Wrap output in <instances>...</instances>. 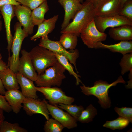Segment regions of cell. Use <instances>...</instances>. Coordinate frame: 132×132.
<instances>
[{
  "instance_id": "cell-15",
  "label": "cell",
  "mask_w": 132,
  "mask_h": 132,
  "mask_svg": "<svg viewBox=\"0 0 132 132\" xmlns=\"http://www.w3.org/2000/svg\"><path fill=\"white\" fill-rule=\"evenodd\" d=\"M58 2L65 11L64 19L61 26L62 30L69 24L70 20L74 19L81 8L83 4L77 0H58Z\"/></svg>"
},
{
  "instance_id": "cell-1",
  "label": "cell",
  "mask_w": 132,
  "mask_h": 132,
  "mask_svg": "<svg viewBox=\"0 0 132 132\" xmlns=\"http://www.w3.org/2000/svg\"><path fill=\"white\" fill-rule=\"evenodd\" d=\"M126 82L122 77L120 76L116 81L111 84L99 80L95 82L94 85L91 87L86 86L82 84L80 88L82 92L85 95L88 96L93 95L96 97L101 107L106 109L111 106L110 98L108 96L109 89L112 86H116L118 83L125 84Z\"/></svg>"
},
{
  "instance_id": "cell-5",
  "label": "cell",
  "mask_w": 132,
  "mask_h": 132,
  "mask_svg": "<svg viewBox=\"0 0 132 132\" xmlns=\"http://www.w3.org/2000/svg\"><path fill=\"white\" fill-rule=\"evenodd\" d=\"M22 26L19 22H17L15 25V32L11 49L12 55L9 57L8 59V66L15 73L18 72L19 55L22 43L24 39L29 35L22 28Z\"/></svg>"
},
{
  "instance_id": "cell-35",
  "label": "cell",
  "mask_w": 132,
  "mask_h": 132,
  "mask_svg": "<svg viewBox=\"0 0 132 132\" xmlns=\"http://www.w3.org/2000/svg\"><path fill=\"white\" fill-rule=\"evenodd\" d=\"M0 108L8 113L12 110V108L6 101L4 95L0 94Z\"/></svg>"
},
{
  "instance_id": "cell-24",
  "label": "cell",
  "mask_w": 132,
  "mask_h": 132,
  "mask_svg": "<svg viewBox=\"0 0 132 132\" xmlns=\"http://www.w3.org/2000/svg\"><path fill=\"white\" fill-rule=\"evenodd\" d=\"M59 41L65 49L73 50L77 44L78 37L70 33H64L62 34Z\"/></svg>"
},
{
  "instance_id": "cell-21",
  "label": "cell",
  "mask_w": 132,
  "mask_h": 132,
  "mask_svg": "<svg viewBox=\"0 0 132 132\" xmlns=\"http://www.w3.org/2000/svg\"><path fill=\"white\" fill-rule=\"evenodd\" d=\"M95 49H107L113 52L120 53L123 55L132 52V41H121L119 43L107 45L101 42L96 43Z\"/></svg>"
},
{
  "instance_id": "cell-42",
  "label": "cell",
  "mask_w": 132,
  "mask_h": 132,
  "mask_svg": "<svg viewBox=\"0 0 132 132\" xmlns=\"http://www.w3.org/2000/svg\"><path fill=\"white\" fill-rule=\"evenodd\" d=\"M1 16L2 15L0 11V31L2 29V23L1 20Z\"/></svg>"
},
{
  "instance_id": "cell-12",
  "label": "cell",
  "mask_w": 132,
  "mask_h": 132,
  "mask_svg": "<svg viewBox=\"0 0 132 132\" xmlns=\"http://www.w3.org/2000/svg\"><path fill=\"white\" fill-rule=\"evenodd\" d=\"M46 103L49 114L59 122L64 128L70 129L77 127L76 120L68 112L64 111L56 106L48 104L46 101Z\"/></svg>"
},
{
  "instance_id": "cell-14",
  "label": "cell",
  "mask_w": 132,
  "mask_h": 132,
  "mask_svg": "<svg viewBox=\"0 0 132 132\" xmlns=\"http://www.w3.org/2000/svg\"><path fill=\"white\" fill-rule=\"evenodd\" d=\"M15 16L17 17L20 25L28 35H31L33 31L34 25L31 19V10L28 7L20 5H14Z\"/></svg>"
},
{
  "instance_id": "cell-19",
  "label": "cell",
  "mask_w": 132,
  "mask_h": 132,
  "mask_svg": "<svg viewBox=\"0 0 132 132\" xmlns=\"http://www.w3.org/2000/svg\"><path fill=\"white\" fill-rule=\"evenodd\" d=\"M18 84L21 87V92L25 97L37 99L38 96L36 87L33 81L24 76L18 72L16 73Z\"/></svg>"
},
{
  "instance_id": "cell-20",
  "label": "cell",
  "mask_w": 132,
  "mask_h": 132,
  "mask_svg": "<svg viewBox=\"0 0 132 132\" xmlns=\"http://www.w3.org/2000/svg\"><path fill=\"white\" fill-rule=\"evenodd\" d=\"M109 34L116 41H130L132 40V26L125 25L111 28Z\"/></svg>"
},
{
  "instance_id": "cell-11",
  "label": "cell",
  "mask_w": 132,
  "mask_h": 132,
  "mask_svg": "<svg viewBox=\"0 0 132 132\" xmlns=\"http://www.w3.org/2000/svg\"><path fill=\"white\" fill-rule=\"evenodd\" d=\"M46 100L40 101L31 97H25L23 103V109L29 116L39 114L44 116L46 120L49 119V113L48 109Z\"/></svg>"
},
{
  "instance_id": "cell-17",
  "label": "cell",
  "mask_w": 132,
  "mask_h": 132,
  "mask_svg": "<svg viewBox=\"0 0 132 132\" xmlns=\"http://www.w3.org/2000/svg\"><path fill=\"white\" fill-rule=\"evenodd\" d=\"M4 96L13 111L16 114L18 113L22 107V104L25 97L21 92L19 89L8 90L6 91Z\"/></svg>"
},
{
  "instance_id": "cell-31",
  "label": "cell",
  "mask_w": 132,
  "mask_h": 132,
  "mask_svg": "<svg viewBox=\"0 0 132 132\" xmlns=\"http://www.w3.org/2000/svg\"><path fill=\"white\" fill-rule=\"evenodd\" d=\"M119 65L121 67L122 75L132 69V52L123 55Z\"/></svg>"
},
{
  "instance_id": "cell-23",
  "label": "cell",
  "mask_w": 132,
  "mask_h": 132,
  "mask_svg": "<svg viewBox=\"0 0 132 132\" xmlns=\"http://www.w3.org/2000/svg\"><path fill=\"white\" fill-rule=\"evenodd\" d=\"M49 10V7L47 0L33 10L31 19L33 24L34 26H38L45 19V14Z\"/></svg>"
},
{
  "instance_id": "cell-6",
  "label": "cell",
  "mask_w": 132,
  "mask_h": 132,
  "mask_svg": "<svg viewBox=\"0 0 132 132\" xmlns=\"http://www.w3.org/2000/svg\"><path fill=\"white\" fill-rule=\"evenodd\" d=\"M38 45L65 56L70 63L74 65L77 72L78 73L76 66V61L79 54L78 49H75L71 50V51H67L62 46L59 41L52 40L48 38V37H41Z\"/></svg>"
},
{
  "instance_id": "cell-30",
  "label": "cell",
  "mask_w": 132,
  "mask_h": 132,
  "mask_svg": "<svg viewBox=\"0 0 132 132\" xmlns=\"http://www.w3.org/2000/svg\"><path fill=\"white\" fill-rule=\"evenodd\" d=\"M28 130L21 127L17 123H11L4 121L0 126V132H27Z\"/></svg>"
},
{
  "instance_id": "cell-41",
  "label": "cell",
  "mask_w": 132,
  "mask_h": 132,
  "mask_svg": "<svg viewBox=\"0 0 132 132\" xmlns=\"http://www.w3.org/2000/svg\"><path fill=\"white\" fill-rule=\"evenodd\" d=\"M102 0H86V1H91L93 2L94 4L99 2Z\"/></svg>"
},
{
  "instance_id": "cell-29",
  "label": "cell",
  "mask_w": 132,
  "mask_h": 132,
  "mask_svg": "<svg viewBox=\"0 0 132 132\" xmlns=\"http://www.w3.org/2000/svg\"><path fill=\"white\" fill-rule=\"evenodd\" d=\"M64 128L56 120L49 118L45 122L43 129L45 132H61Z\"/></svg>"
},
{
  "instance_id": "cell-40",
  "label": "cell",
  "mask_w": 132,
  "mask_h": 132,
  "mask_svg": "<svg viewBox=\"0 0 132 132\" xmlns=\"http://www.w3.org/2000/svg\"><path fill=\"white\" fill-rule=\"evenodd\" d=\"M4 111L3 109L0 108V126L5 118L4 114Z\"/></svg>"
},
{
  "instance_id": "cell-34",
  "label": "cell",
  "mask_w": 132,
  "mask_h": 132,
  "mask_svg": "<svg viewBox=\"0 0 132 132\" xmlns=\"http://www.w3.org/2000/svg\"><path fill=\"white\" fill-rule=\"evenodd\" d=\"M22 5L33 10L47 0H16Z\"/></svg>"
},
{
  "instance_id": "cell-37",
  "label": "cell",
  "mask_w": 132,
  "mask_h": 132,
  "mask_svg": "<svg viewBox=\"0 0 132 132\" xmlns=\"http://www.w3.org/2000/svg\"><path fill=\"white\" fill-rule=\"evenodd\" d=\"M129 71L130 73L129 75V80L127 82L128 84L126 85V87L128 88L132 89V69H131Z\"/></svg>"
},
{
  "instance_id": "cell-39",
  "label": "cell",
  "mask_w": 132,
  "mask_h": 132,
  "mask_svg": "<svg viewBox=\"0 0 132 132\" xmlns=\"http://www.w3.org/2000/svg\"><path fill=\"white\" fill-rule=\"evenodd\" d=\"M6 91L5 88L0 78V94L4 95Z\"/></svg>"
},
{
  "instance_id": "cell-28",
  "label": "cell",
  "mask_w": 132,
  "mask_h": 132,
  "mask_svg": "<svg viewBox=\"0 0 132 132\" xmlns=\"http://www.w3.org/2000/svg\"><path fill=\"white\" fill-rule=\"evenodd\" d=\"M56 106L61 109L66 110L76 120L84 109V107L82 105L77 106L71 104L59 103Z\"/></svg>"
},
{
  "instance_id": "cell-27",
  "label": "cell",
  "mask_w": 132,
  "mask_h": 132,
  "mask_svg": "<svg viewBox=\"0 0 132 132\" xmlns=\"http://www.w3.org/2000/svg\"><path fill=\"white\" fill-rule=\"evenodd\" d=\"M130 122L126 119L119 116L116 119L111 121H107L103 126L111 130H121L126 127Z\"/></svg>"
},
{
  "instance_id": "cell-2",
  "label": "cell",
  "mask_w": 132,
  "mask_h": 132,
  "mask_svg": "<svg viewBox=\"0 0 132 132\" xmlns=\"http://www.w3.org/2000/svg\"><path fill=\"white\" fill-rule=\"evenodd\" d=\"M82 4V8L76 14L72 21L61 30V33H70L79 37L82 31L94 18L95 15L93 3L85 1Z\"/></svg>"
},
{
  "instance_id": "cell-26",
  "label": "cell",
  "mask_w": 132,
  "mask_h": 132,
  "mask_svg": "<svg viewBox=\"0 0 132 132\" xmlns=\"http://www.w3.org/2000/svg\"><path fill=\"white\" fill-rule=\"evenodd\" d=\"M97 114V109L90 104L84 109L76 120L77 121L82 123H88L93 121V118Z\"/></svg>"
},
{
  "instance_id": "cell-38",
  "label": "cell",
  "mask_w": 132,
  "mask_h": 132,
  "mask_svg": "<svg viewBox=\"0 0 132 132\" xmlns=\"http://www.w3.org/2000/svg\"><path fill=\"white\" fill-rule=\"evenodd\" d=\"M8 68L7 65L2 60L0 61V71L4 70Z\"/></svg>"
},
{
  "instance_id": "cell-13",
  "label": "cell",
  "mask_w": 132,
  "mask_h": 132,
  "mask_svg": "<svg viewBox=\"0 0 132 132\" xmlns=\"http://www.w3.org/2000/svg\"><path fill=\"white\" fill-rule=\"evenodd\" d=\"M21 53L22 56L20 58L18 72L33 81H36L38 74L33 65L29 52L23 49Z\"/></svg>"
},
{
  "instance_id": "cell-10",
  "label": "cell",
  "mask_w": 132,
  "mask_h": 132,
  "mask_svg": "<svg viewBox=\"0 0 132 132\" xmlns=\"http://www.w3.org/2000/svg\"><path fill=\"white\" fill-rule=\"evenodd\" d=\"M122 8L121 0H102L94 4L95 16H114L119 14Z\"/></svg>"
},
{
  "instance_id": "cell-43",
  "label": "cell",
  "mask_w": 132,
  "mask_h": 132,
  "mask_svg": "<svg viewBox=\"0 0 132 132\" xmlns=\"http://www.w3.org/2000/svg\"><path fill=\"white\" fill-rule=\"evenodd\" d=\"M129 0H121V5L122 7H123L124 4L128 1Z\"/></svg>"
},
{
  "instance_id": "cell-33",
  "label": "cell",
  "mask_w": 132,
  "mask_h": 132,
  "mask_svg": "<svg viewBox=\"0 0 132 132\" xmlns=\"http://www.w3.org/2000/svg\"><path fill=\"white\" fill-rule=\"evenodd\" d=\"M119 14L132 21V0H129L124 4Z\"/></svg>"
},
{
  "instance_id": "cell-18",
  "label": "cell",
  "mask_w": 132,
  "mask_h": 132,
  "mask_svg": "<svg viewBox=\"0 0 132 132\" xmlns=\"http://www.w3.org/2000/svg\"><path fill=\"white\" fill-rule=\"evenodd\" d=\"M58 18V15H55L48 19H45L38 25L36 33L30 38V40L35 41L41 37H48V34L55 29Z\"/></svg>"
},
{
  "instance_id": "cell-46",
  "label": "cell",
  "mask_w": 132,
  "mask_h": 132,
  "mask_svg": "<svg viewBox=\"0 0 132 132\" xmlns=\"http://www.w3.org/2000/svg\"></svg>"
},
{
  "instance_id": "cell-9",
  "label": "cell",
  "mask_w": 132,
  "mask_h": 132,
  "mask_svg": "<svg viewBox=\"0 0 132 132\" xmlns=\"http://www.w3.org/2000/svg\"><path fill=\"white\" fill-rule=\"evenodd\" d=\"M94 19L97 29L102 32H104L105 30L109 27H115L125 25L132 26V21L119 14L105 17L96 16Z\"/></svg>"
},
{
  "instance_id": "cell-36",
  "label": "cell",
  "mask_w": 132,
  "mask_h": 132,
  "mask_svg": "<svg viewBox=\"0 0 132 132\" xmlns=\"http://www.w3.org/2000/svg\"><path fill=\"white\" fill-rule=\"evenodd\" d=\"M11 4L18 5L20 4L16 0H0V7L2 6L7 4Z\"/></svg>"
},
{
  "instance_id": "cell-25",
  "label": "cell",
  "mask_w": 132,
  "mask_h": 132,
  "mask_svg": "<svg viewBox=\"0 0 132 132\" xmlns=\"http://www.w3.org/2000/svg\"><path fill=\"white\" fill-rule=\"evenodd\" d=\"M57 61L62 65L66 70H67L70 74L72 75L76 79V84L79 85L80 83H82L79 78L80 75L77 74L74 70V68L68 59L65 56L58 53H54Z\"/></svg>"
},
{
  "instance_id": "cell-4",
  "label": "cell",
  "mask_w": 132,
  "mask_h": 132,
  "mask_svg": "<svg viewBox=\"0 0 132 132\" xmlns=\"http://www.w3.org/2000/svg\"><path fill=\"white\" fill-rule=\"evenodd\" d=\"M29 53L33 65L38 74L57 61L54 52L39 45L33 48Z\"/></svg>"
},
{
  "instance_id": "cell-7",
  "label": "cell",
  "mask_w": 132,
  "mask_h": 132,
  "mask_svg": "<svg viewBox=\"0 0 132 132\" xmlns=\"http://www.w3.org/2000/svg\"><path fill=\"white\" fill-rule=\"evenodd\" d=\"M36 89L44 96L50 104L56 106L59 103L72 104L75 100L74 98L66 95L58 87H36Z\"/></svg>"
},
{
  "instance_id": "cell-16",
  "label": "cell",
  "mask_w": 132,
  "mask_h": 132,
  "mask_svg": "<svg viewBox=\"0 0 132 132\" xmlns=\"http://www.w3.org/2000/svg\"><path fill=\"white\" fill-rule=\"evenodd\" d=\"M14 5L7 4L0 7V11L4 20L8 44L7 49L8 52L9 57L10 56V51L11 50L13 37L10 29V25L11 20L15 16Z\"/></svg>"
},
{
  "instance_id": "cell-32",
  "label": "cell",
  "mask_w": 132,
  "mask_h": 132,
  "mask_svg": "<svg viewBox=\"0 0 132 132\" xmlns=\"http://www.w3.org/2000/svg\"><path fill=\"white\" fill-rule=\"evenodd\" d=\"M114 110L119 116L123 117L128 120L130 122L132 123V108L116 107Z\"/></svg>"
},
{
  "instance_id": "cell-22",
  "label": "cell",
  "mask_w": 132,
  "mask_h": 132,
  "mask_svg": "<svg viewBox=\"0 0 132 132\" xmlns=\"http://www.w3.org/2000/svg\"><path fill=\"white\" fill-rule=\"evenodd\" d=\"M0 78L7 90L19 89L16 73L9 68L0 71Z\"/></svg>"
},
{
  "instance_id": "cell-44",
  "label": "cell",
  "mask_w": 132,
  "mask_h": 132,
  "mask_svg": "<svg viewBox=\"0 0 132 132\" xmlns=\"http://www.w3.org/2000/svg\"><path fill=\"white\" fill-rule=\"evenodd\" d=\"M2 56L0 53V61L2 60Z\"/></svg>"
},
{
  "instance_id": "cell-3",
  "label": "cell",
  "mask_w": 132,
  "mask_h": 132,
  "mask_svg": "<svg viewBox=\"0 0 132 132\" xmlns=\"http://www.w3.org/2000/svg\"><path fill=\"white\" fill-rule=\"evenodd\" d=\"M65 69L57 61L52 66L38 74L35 81L37 87H60L66 78Z\"/></svg>"
},
{
  "instance_id": "cell-45",
  "label": "cell",
  "mask_w": 132,
  "mask_h": 132,
  "mask_svg": "<svg viewBox=\"0 0 132 132\" xmlns=\"http://www.w3.org/2000/svg\"><path fill=\"white\" fill-rule=\"evenodd\" d=\"M78 0V1H79L80 2L82 1L83 0Z\"/></svg>"
},
{
  "instance_id": "cell-8",
  "label": "cell",
  "mask_w": 132,
  "mask_h": 132,
  "mask_svg": "<svg viewBox=\"0 0 132 132\" xmlns=\"http://www.w3.org/2000/svg\"><path fill=\"white\" fill-rule=\"evenodd\" d=\"M94 19L82 31L80 35L84 44L90 48H94L97 42L105 41L107 37L106 33L97 29Z\"/></svg>"
}]
</instances>
